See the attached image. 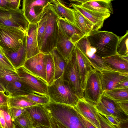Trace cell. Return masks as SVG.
Returning a JSON list of instances; mask_svg holds the SVG:
<instances>
[{"label":"cell","mask_w":128,"mask_h":128,"mask_svg":"<svg viewBox=\"0 0 128 128\" xmlns=\"http://www.w3.org/2000/svg\"><path fill=\"white\" fill-rule=\"evenodd\" d=\"M116 101L118 103L121 108L125 114L128 115V100H121Z\"/></svg>","instance_id":"46"},{"label":"cell","mask_w":128,"mask_h":128,"mask_svg":"<svg viewBox=\"0 0 128 128\" xmlns=\"http://www.w3.org/2000/svg\"><path fill=\"white\" fill-rule=\"evenodd\" d=\"M0 109L2 112L6 128H16V125L12 120L8 106H0Z\"/></svg>","instance_id":"38"},{"label":"cell","mask_w":128,"mask_h":128,"mask_svg":"<svg viewBox=\"0 0 128 128\" xmlns=\"http://www.w3.org/2000/svg\"><path fill=\"white\" fill-rule=\"evenodd\" d=\"M58 23L59 28L75 45L84 36L75 25L69 22L64 18L58 17Z\"/></svg>","instance_id":"20"},{"label":"cell","mask_w":128,"mask_h":128,"mask_svg":"<svg viewBox=\"0 0 128 128\" xmlns=\"http://www.w3.org/2000/svg\"><path fill=\"white\" fill-rule=\"evenodd\" d=\"M23 96L36 103L38 104L45 105L51 102L48 94L34 91L28 94Z\"/></svg>","instance_id":"33"},{"label":"cell","mask_w":128,"mask_h":128,"mask_svg":"<svg viewBox=\"0 0 128 128\" xmlns=\"http://www.w3.org/2000/svg\"><path fill=\"white\" fill-rule=\"evenodd\" d=\"M6 88L9 97L25 96L33 91L20 80L9 83Z\"/></svg>","instance_id":"25"},{"label":"cell","mask_w":128,"mask_h":128,"mask_svg":"<svg viewBox=\"0 0 128 128\" xmlns=\"http://www.w3.org/2000/svg\"><path fill=\"white\" fill-rule=\"evenodd\" d=\"M53 0H23L22 10L29 23L36 24L40 20L45 8Z\"/></svg>","instance_id":"10"},{"label":"cell","mask_w":128,"mask_h":128,"mask_svg":"<svg viewBox=\"0 0 128 128\" xmlns=\"http://www.w3.org/2000/svg\"><path fill=\"white\" fill-rule=\"evenodd\" d=\"M95 106L97 110L102 114L107 115H112L117 117L121 122L128 120V119L105 106L100 101Z\"/></svg>","instance_id":"37"},{"label":"cell","mask_w":128,"mask_h":128,"mask_svg":"<svg viewBox=\"0 0 128 128\" xmlns=\"http://www.w3.org/2000/svg\"><path fill=\"white\" fill-rule=\"evenodd\" d=\"M62 76L63 80L68 82L72 89L80 98H84V90L74 50L68 60Z\"/></svg>","instance_id":"7"},{"label":"cell","mask_w":128,"mask_h":128,"mask_svg":"<svg viewBox=\"0 0 128 128\" xmlns=\"http://www.w3.org/2000/svg\"><path fill=\"white\" fill-rule=\"evenodd\" d=\"M72 4L80 5L90 10L97 12L113 14L111 1L106 0H68Z\"/></svg>","instance_id":"15"},{"label":"cell","mask_w":128,"mask_h":128,"mask_svg":"<svg viewBox=\"0 0 128 128\" xmlns=\"http://www.w3.org/2000/svg\"><path fill=\"white\" fill-rule=\"evenodd\" d=\"M26 40V36L22 46L16 52H12L3 50L6 56L16 69L24 66L27 59Z\"/></svg>","instance_id":"23"},{"label":"cell","mask_w":128,"mask_h":128,"mask_svg":"<svg viewBox=\"0 0 128 128\" xmlns=\"http://www.w3.org/2000/svg\"><path fill=\"white\" fill-rule=\"evenodd\" d=\"M49 4L59 18H64L69 22L75 25L73 9L65 6L61 0H53L51 3Z\"/></svg>","instance_id":"24"},{"label":"cell","mask_w":128,"mask_h":128,"mask_svg":"<svg viewBox=\"0 0 128 128\" xmlns=\"http://www.w3.org/2000/svg\"><path fill=\"white\" fill-rule=\"evenodd\" d=\"M73 9L76 26L84 36L94 30L93 24L76 9Z\"/></svg>","instance_id":"26"},{"label":"cell","mask_w":128,"mask_h":128,"mask_svg":"<svg viewBox=\"0 0 128 128\" xmlns=\"http://www.w3.org/2000/svg\"><path fill=\"white\" fill-rule=\"evenodd\" d=\"M13 122L20 128H34L32 119L26 110L15 119Z\"/></svg>","instance_id":"31"},{"label":"cell","mask_w":128,"mask_h":128,"mask_svg":"<svg viewBox=\"0 0 128 128\" xmlns=\"http://www.w3.org/2000/svg\"><path fill=\"white\" fill-rule=\"evenodd\" d=\"M97 116L100 128H115L116 127L110 122L105 116L97 110Z\"/></svg>","instance_id":"40"},{"label":"cell","mask_w":128,"mask_h":128,"mask_svg":"<svg viewBox=\"0 0 128 128\" xmlns=\"http://www.w3.org/2000/svg\"><path fill=\"white\" fill-rule=\"evenodd\" d=\"M44 105L50 117L51 128H85L72 106L51 101Z\"/></svg>","instance_id":"1"},{"label":"cell","mask_w":128,"mask_h":128,"mask_svg":"<svg viewBox=\"0 0 128 128\" xmlns=\"http://www.w3.org/2000/svg\"><path fill=\"white\" fill-rule=\"evenodd\" d=\"M46 7V24L39 49L40 52L47 54L56 47L59 31L58 23L59 17L49 4Z\"/></svg>","instance_id":"4"},{"label":"cell","mask_w":128,"mask_h":128,"mask_svg":"<svg viewBox=\"0 0 128 128\" xmlns=\"http://www.w3.org/2000/svg\"><path fill=\"white\" fill-rule=\"evenodd\" d=\"M73 107L79 111L96 128H100L97 116V110L94 105L84 98H80Z\"/></svg>","instance_id":"17"},{"label":"cell","mask_w":128,"mask_h":128,"mask_svg":"<svg viewBox=\"0 0 128 128\" xmlns=\"http://www.w3.org/2000/svg\"><path fill=\"white\" fill-rule=\"evenodd\" d=\"M37 104L36 103L23 96H19L9 97L8 106L9 108L17 107L24 108Z\"/></svg>","instance_id":"28"},{"label":"cell","mask_w":128,"mask_h":128,"mask_svg":"<svg viewBox=\"0 0 128 128\" xmlns=\"http://www.w3.org/2000/svg\"><path fill=\"white\" fill-rule=\"evenodd\" d=\"M76 110L78 112L79 117L80 121L85 127V128H96V127L94 125L82 116L79 111Z\"/></svg>","instance_id":"42"},{"label":"cell","mask_w":128,"mask_h":128,"mask_svg":"<svg viewBox=\"0 0 128 128\" xmlns=\"http://www.w3.org/2000/svg\"><path fill=\"white\" fill-rule=\"evenodd\" d=\"M29 24L22 9L6 10L0 8V26L15 27L26 32Z\"/></svg>","instance_id":"8"},{"label":"cell","mask_w":128,"mask_h":128,"mask_svg":"<svg viewBox=\"0 0 128 128\" xmlns=\"http://www.w3.org/2000/svg\"><path fill=\"white\" fill-rule=\"evenodd\" d=\"M103 94L108 98L116 100H128V88H117L104 91Z\"/></svg>","instance_id":"29"},{"label":"cell","mask_w":128,"mask_h":128,"mask_svg":"<svg viewBox=\"0 0 128 128\" xmlns=\"http://www.w3.org/2000/svg\"><path fill=\"white\" fill-rule=\"evenodd\" d=\"M107 0V1H109L111 2L112 1H113V0Z\"/></svg>","instance_id":"52"},{"label":"cell","mask_w":128,"mask_h":128,"mask_svg":"<svg viewBox=\"0 0 128 128\" xmlns=\"http://www.w3.org/2000/svg\"><path fill=\"white\" fill-rule=\"evenodd\" d=\"M38 24V22L36 24L29 23L26 31V52L27 59L40 52L37 40Z\"/></svg>","instance_id":"18"},{"label":"cell","mask_w":128,"mask_h":128,"mask_svg":"<svg viewBox=\"0 0 128 128\" xmlns=\"http://www.w3.org/2000/svg\"><path fill=\"white\" fill-rule=\"evenodd\" d=\"M104 91L102 88L100 72L93 68L87 77L84 98L95 106L100 102Z\"/></svg>","instance_id":"6"},{"label":"cell","mask_w":128,"mask_h":128,"mask_svg":"<svg viewBox=\"0 0 128 128\" xmlns=\"http://www.w3.org/2000/svg\"><path fill=\"white\" fill-rule=\"evenodd\" d=\"M48 91L51 101L56 103L74 106L80 99L62 76L48 85Z\"/></svg>","instance_id":"3"},{"label":"cell","mask_w":128,"mask_h":128,"mask_svg":"<svg viewBox=\"0 0 128 128\" xmlns=\"http://www.w3.org/2000/svg\"><path fill=\"white\" fill-rule=\"evenodd\" d=\"M128 88V79L123 80L118 84L115 88Z\"/></svg>","instance_id":"47"},{"label":"cell","mask_w":128,"mask_h":128,"mask_svg":"<svg viewBox=\"0 0 128 128\" xmlns=\"http://www.w3.org/2000/svg\"><path fill=\"white\" fill-rule=\"evenodd\" d=\"M116 53L122 56H128V31L119 38L116 48Z\"/></svg>","instance_id":"36"},{"label":"cell","mask_w":128,"mask_h":128,"mask_svg":"<svg viewBox=\"0 0 128 128\" xmlns=\"http://www.w3.org/2000/svg\"><path fill=\"white\" fill-rule=\"evenodd\" d=\"M74 51L82 86L84 90L88 74L93 68L87 58L78 48L75 46Z\"/></svg>","instance_id":"22"},{"label":"cell","mask_w":128,"mask_h":128,"mask_svg":"<svg viewBox=\"0 0 128 128\" xmlns=\"http://www.w3.org/2000/svg\"><path fill=\"white\" fill-rule=\"evenodd\" d=\"M9 111L12 121L22 113L26 110V108H23L17 107L9 108Z\"/></svg>","instance_id":"41"},{"label":"cell","mask_w":128,"mask_h":128,"mask_svg":"<svg viewBox=\"0 0 128 128\" xmlns=\"http://www.w3.org/2000/svg\"><path fill=\"white\" fill-rule=\"evenodd\" d=\"M46 72L47 82L48 85L54 81L55 75V67L54 60L50 53L47 54Z\"/></svg>","instance_id":"35"},{"label":"cell","mask_w":128,"mask_h":128,"mask_svg":"<svg viewBox=\"0 0 128 128\" xmlns=\"http://www.w3.org/2000/svg\"><path fill=\"white\" fill-rule=\"evenodd\" d=\"M20 80L16 72L4 68H0V82L6 87L9 83Z\"/></svg>","instance_id":"30"},{"label":"cell","mask_w":128,"mask_h":128,"mask_svg":"<svg viewBox=\"0 0 128 128\" xmlns=\"http://www.w3.org/2000/svg\"><path fill=\"white\" fill-rule=\"evenodd\" d=\"M26 32L17 28L0 26V46L3 50L17 51L23 45Z\"/></svg>","instance_id":"5"},{"label":"cell","mask_w":128,"mask_h":128,"mask_svg":"<svg viewBox=\"0 0 128 128\" xmlns=\"http://www.w3.org/2000/svg\"><path fill=\"white\" fill-rule=\"evenodd\" d=\"M96 53L102 58L115 54L119 37L112 32L93 30L86 36Z\"/></svg>","instance_id":"2"},{"label":"cell","mask_w":128,"mask_h":128,"mask_svg":"<svg viewBox=\"0 0 128 128\" xmlns=\"http://www.w3.org/2000/svg\"><path fill=\"white\" fill-rule=\"evenodd\" d=\"M26 109L32 119L34 128H51L50 117L44 105L37 104Z\"/></svg>","instance_id":"13"},{"label":"cell","mask_w":128,"mask_h":128,"mask_svg":"<svg viewBox=\"0 0 128 128\" xmlns=\"http://www.w3.org/2000/svg\"><path fill=\"white\" fill-rule=\"evenodd\" d=\"M20 80L33 91L48 94V84L40 77L32 74L24 66L16 69Z\"/></svg>","instance_id":"11"},{"label":"cell","mask_w":128,"mask_h":128,"mask_svg":"<svg viewBox=\"0 0 128 128\" xmlns=\"http://www.w3.org/2000/svg\"><path fill=\"white\" fill-rule=\"evenodd\" d=\"M0 8L6 10L14 9L10 0H0Z\"/></svg>","instance_id":"43"},{"label":"cell","mask_w":128,"mask_h":128,"mask_svg":"<svg viewBox=\"0 0 128 128\" xmlns=\"http://www.w3.org/2000/svg\"><path fill=\"white\" fill-rule=\"evenodd\" d=\"M0 50L4 52L3 49L0 46Z\"/></svg>","instance_id":"51"},{"label":"cell","mask_w":128,"mask_h":128,"mask_svg":"<svg viewBox=\"0 0 128 128\" xmlns=\"http://www.w3.org/2000/svg\"><path fill=\"white\" fill-rule=\"evenodd\" d=\"M0 128H6L5 121L3 113L0 109Z\"/></svg>","instance_id":"48"},{"label":"cell","mask_w":128,"mask_h":128,"mask_svg":"<svg viewBox=\"0 0 128 128\" xmlns=\"http://www.w3.org/2000/svg\"><path fill=\"white\" fill-rule=\"evenodd\" d=\"M59 29L56 47L67 63L74 50L75 46L59 28Z\"/></svg>","instance_id":"21"},{"label":"cell","mask_w":128,"mask_h":128,"mask_svg":"<svg viewBox=\"0 0 128 128\" xmlns=\"http://www.w3.org/2000/svg\"><path fill=\"white\" fill-rule=\"evenodd\" d=\"M2 68L16 72L4 52L0 50V68Z\"/></svg>","instance_id":"39"},{"label":"cell","mask_w":128,"mask_h":128,"mask_svg":"<svg viewBox=\"0 0 128 128\" xmlns=\"http://www.w3.org/2000/svg\"><path fill=\"white\" fill-rule=\"evenodd\" d=\"M100 72L102 88L104 91L115 89L119 82L128 79V72L106 70Z\"/></svg>","instance_id":"14"},{"label":"cell","mask_w":128,"mask_h":128,"mask_svg":"<svg viewBox=\"0 0 128 128\" xmlns=\"http://www.w3.org/2000/svg\"><path fill=\"white\" fill-rule=\"evenodd\" d=\"M0 91L4 93L6 92L8 93L4 85L0 82Z\"/></svg>","instance_id":"50"},{"label":"cell","mask_w":128,"mask_h":128,"mask_svg":"<svg viewBox=\"0 0 128 128\" xmlns=\"http://www.w3.org/2000/svg\"><path fill=\"white\" fill-rule=\"evenodd\" d=\"M46 6L44 8L42 16L38 22L37 31L38 43L40 48L41 45L43 35L45 32L47 18Z\"/></svg>","instance_id":"34"},{"label":"cell","mask_w":128,"mask_h":128,"mask_svg":"<svg viewBox=\"0 0 128 128\" xmlns=\"http://www.w3.org/2000/svg\"><path fill=\"white\" fill-rule=\"evenodd\" d=\"M8 95L0 91V106L8 105Z\"/></svg>","instance_id":"45"},{"label":"cell","mask_w":128,"mask_h":128,"mask_svg":"<svg viewBox=\"0 0 128 128\" xmlns=\"http://www.w3.org/2000/svg\"><path fill=\"white\" fill-rule=\"evenodd\" d=\"M104 115L112 124L115 126L116 128H118L121 122L117 117L112 115Z\"/></svg>","instance_id":"44"},{"label":"cell","mask_w":128,"mask_h":128,"mask_svg":"<svg viewBox=\"0 0 128 128\" xmlns=\"http://www.w3.org/2000/svg\"><path fill=\"white\" fill-rule=\"evenodd\" d=\"M50 53L52 56L54 64V80L62 76L67 63L56 47L54 48Z\"/></svg>","instance_id":"27"},{"label":"cell","mask_w":128,"mask_h":128,"mask_svg":"<svg viewBox=\"0 0 128 128\" xmlns=\"http://www.w3.org/2000/svg\"><path fill=\"white\" fill-rule=\"evenodd\" d=\"M102 58L110 70L128 72V56L120 55L116 53Z\"/></svg>","instance_id":"19"},{"label":"cell","mask_w":128,"mask_h":128,"mask_svg":"<svg viewBox=\"0 0 128 128\" xmlns=\"http://www.w3.org/2000/svg\"><path fill=\"white\" fill-rule=\"evenodd\" d=\"M11 3L13 6L14 9L19 8L20 6V0H10Z\"/></svg>","instance_id":"49"},{"label":"cell","mask_w":128,"mask_h":128,"mask_svg":"<svg viewBox=\"0 0 128 128\" xmlns=\"http://www.w3.org/2000/svg\"></svg>","instance_id":"53"},{"label":"cell","mask_w":128,"mask_h":128,"mask_svg":"<svg viewBox=\"0 0 128 128\" xmlns=\"http://www.w3.org/2000/svg\"><path fill=\"white\" fill-rule=\"evenodd\" d=\"M74 8L90 21L94 26V30H98L102 28L104 21L108 18L110 14L94 11L85 8L80 5L72 4Z\"/></svg>","instance_id":"16"},{"label":"cell","mask_w":128,"mask_h":128,"mask_svg":"<svg viewBox=\"0 0 128 128\" xmlns=\"http://www.w3.org/2000/svg\"><path fill=\"white\" fill-rule=\"evenodd\" d=\"M75 46L84 55L94 68L100 71L109 70L103 59L97 54L96 50L91 45L86 36L80 40Z\"/></svg>","instance_id":"9"},{"label":"cell","mask_w":128,"mask_h":128,"mask_svg":"<svg viewBox=\"0 0 128 128\" xmlns=\"http://www.w3.org/2000/svg\"><path fill=\"white\" fill-rule=\"evenodd\" d=\"M100 101L105 106L128 119V115L125 114L118 103L115 100L111 99L103 94Z\"/></svg>","instance_id":"32"},{"label":"cell","mask_w":128,"mask_h":128,"mask_svg":"<svg viewBox=\"0 0 128 128\" xmlns=\"http://www.w3.org/2000/svg\"><path fill=\"white\" fill-rule=\"evenodd\" d=\"M47 60V54L40 52L27 59L24 66L30 72L47 82L46 66Z\"/></svg>","instance_id":"12"}]
</instances>
